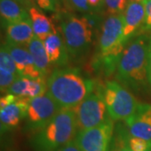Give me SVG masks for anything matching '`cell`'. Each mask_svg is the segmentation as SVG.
I'll use <instances>...</instances> for the list:
<instances>
[{
  "label": "cell",
  "instance_id": "33",
  "mask_svg": "<svg viewBox=\"0 0 151 151\" xmlns=\"http://www.w3.org/2000/svg\"><path fill=\"white\" fill-rule=\"evenodd\" d=\"M129 2H141V3H143L145 0H128Z\"/></svg>",
  "mask_w": 151,
  "mask_h": 151
},
{
  "label": "cell",
  "instance_id": "15",
  "mask_svg": "<svg viewBox=\"0 0 151 151\" xmlns=\"http://www.w3.org/2000/svg\"><path fill=\"white\" fill-rule=\"evenodd\" d=\"M43 43L50 65L61 67L68 64L70 60L69 53L58 30L48 35L43 40Z\"/></svg>",
  "mask_w": 151,
  "mask_h": 151
},
{
  "label": "cell",
  "instance_id": "24",
  "mask_svg": "<svg viewBox=\"0 0 151 151\" xmlns=\"http://www.w3.org/2000/svg\"><path fill=\"white\" fill-rule=\"evenodd\" d=\"M19 76L14 75L5 69L0 68V88L1 92H5Z\"/></svg>",
  "mask_w": 151,
  "mask_h": 151
},
{
  "label": "cell",
  "instance_id": "11",
  "mask_svg": "<svg viewBox=\"0 0 151 151\" xmlns=\"http://www.w3.org/2000/svg\"><path fill=\"white\" fill-rule=\"evenodd\" d=\"M30 98L19 97L6 107L0 108L1 133H5L17 128L26 118Z\"/></svg>",
  "mask_w": 151,
  "mask_h": 151
},
{
  "label": "cell",
  "instance_id": "30",
  "mask_svg": "<svg viewBox=\"0 0 151 151\" xmlns=\"http://www.w3.org/2000/svg\"><path fill=\"white\" fill-rule=\"evenodd\" d=\"M148 79L149 84L151 89V37L150 44V50H149V57H148Z\"/></svg>",
  "mask_w": 151,
  "mask_h": 151
},
{
  "label": "cell",
  "instance_id": "6",
  "mask_svg": "<svg viewBox=\"0 0 151 151\" xmlns=\"http://www.w3.org/2000/svg\"><path fill=\"white\" fill-rule=\"evenodd\" d=\"M103 94L108 115L113 121H126L139 103L134 94L118 81H107L103 86Z\"/></svg>",
  "mask_w": 151,
  "mask_h": 151
},
{
  "label": "cell",
  "instance_id": "2",
  "mask_svg": "<svg viewBox=\"0 0 151 151\" xmlns=\"http://www.w3.org/2000/svg\"><path fill=\"white\" fill-rule=\"evenodd\" d=\"M59 32L64 40L70 60H83L92 49L98 29L97 14L78 16L70 12H59Z\"/></svg>",
  "mask_w": 151,
  "mask_h": 151
},
{
  "label": "cell",
  "instance_id": "10",
  "mask_svg": "<svg viewBox=\"0 0 151 151\" xmlns=\"http://www.w3.org/2000/svg\"><path fill=\"white\" fill-rule=\"evenodd\" d=\"M125 123L131 136L151 142V104L139 103L134 113Z\"/></svg>",
  "mask_w": 151,
  "mask_h": 151
},
{
  "label": "cell",
  "instance_id": "14",
  "mask_svg": "<svg viewBox=\"0 0 151 151\" xmlns=\"http://www.w3.org/2000/svg\"><path fill=\"white\" fill-rule=\"evenodd\" d=\"M47 91V83L45 78L19 76L6 93H10L19 97L33 98L45 94Z\"/></svg>",
  "mask_w": 151,
  "mask_h": 151
},
{
  "label": "cell",
  "instance_id": "28",
  "mask_svg": "<svg viewBox=\"0 0 151 151\" xmlns=\"http://www.w3.org/2000/svg\"><path fill=\"white\" fill-rule=\"evenodd\" d=\"M17 98L16 96L10 94V93H6L4 96L1 97V100H0V108L6 107L7 105L10 104L11 103H13L15 99Z\"/></svg>",
  "mask_w": 151,
  "mask_h": 151
},
{
  "label": "cell",
  "instance_id": "19",
  "mask_svg": "<svg viewBox=\"0 0 151 151\" xmlns=\"http://www.w3.org/2000/svg\"><path fill=\"white\" fill-rule=\"evenodd\" d=\"M26 46L29 53L32 55L37 69L40 71L44 77L46 78L50 72V64L49 62L48 56L44 46L43 41L40 38L35 35L32 40L27 44Z\"/></svg>",
  "mask_w": 151,
  "mask_h": 151
},
{
  "label": "cell",
  "instance_id": "22",
  "mask_svg": "<svg viewBox=\"0 0 151 151\" xmlns=\"http://www.w3.org/2000/svg\"><path fill=\"white\" fill-rule=\"evenodd\" d=\"M0 68L5 69L8 71L18 76H21L18 71L16 64L13 59V57L11 56V55L9 53V51L6 50L3 45L0 50Z\"/></svg>",
  "mask_w": 151,
  "mask_h": 151
},
{
  "label": "cell",
  "instance_id": "29",
  "mask_svg": "<svg viewBox=\"0 0 151 151\" xmlns=\"http://www.w3.org/2000/svg\"><path fill=\"white\" fill-rule=\"evenodd\" d=\"M55 151H81L80 150V148L77 146V145L76 144V142L74 139L72 141L69 142L68 144H66L65 145L62 146L61 148L58 149L57 150Z\"/></svg>",
  "mask_w": 151,
  "mask_h": 151
},
{
  "label": "cell",
  "instance_id": "16",
  "mask_svg": "<svg viewBox=\"0 0 151 151\" xmlns=\"http://www.w3.org/2000/svg\"><path fill=\"white\" fill-rule=\"evenodd\" d=\"M0 14L5 28L10 24L29 19V9L14 0H0Z\"/></svg>",
  "mask_w": 151,
  "mask_h": 151
},
{
  "label": "cell",
  "instance_id": "34",
  "mask_svg": "<svg viewBox=\"0 0 151 151\" xmlns=\"http://www.w3.org/2000/svg\"><path fill=\"white\" fill-rule=\"evenodd\" d=\"M60 1H61V2H63V1H64V0H60Z\"/></svg>",
  "mask_w": 151,
  "mask_h": 151
},
{
  "label": "cell",
  "instance_id": "21",
  "mask_svg": "<svg viewBox=\"0 0 151 151\" xmlns=\"http://www.w3.org/2000/svg\"><path fill=\"white\" fill-rule=\"evenodd\" d=\"M129 133L122 124L115 126L113 139L108 151H131L129 145Z\"/></svg>",
  "mask_w": 151,
  "mask_h": 151
},
{
  "label": "cell",
  "instance_id": "31",
  "mask_svg": "<svg viewBox=\"0 0 151 151\" xmlns=\"http://www.w3.org/2000/svg\"><path fill=\"white\" fill-rule=\"evenodd\" d=\"M26 2V5H27L28 9H29L30 7L35 5V0H25Z\"/></svg>",
  "mask_w": 151,
  "mask_h": 151
},
{
  "label": "cell",
  "instance_id": "12",
  "mask_svg": "<svg viewBox=\"0 0 151 151\" xmlns=\"http://www.w3.org/2000/svg\"><path fill=\"white\" fill-rule=\"evenodd\" d=\"M3 45L13 57L16 64L18 71L21 76H28L31 78H45L40 71L37 69L27 46L15 45L7 41H5Z\"/></svg>",
  "mask_w": 151,
  "mask_h": 151
},
{
  "label": "cell",
  "instance_id": "4",
  "mask_svg": "<svg viewBox=\"0 0 151 151\" xmlns=\"http://www.w3.org/2000/svg\"><path fill=\"white\" fill-rule=\"evenodd\" d=\"M128 43L124 34L123 14L108 15L99 27L93 67L105 76L113 73Z\"/></svg>",
  "mask_w": 151,
  "mask_h": 151
},
{
  "label": "cell",
  "instance_id": "23",
  "mask_svg": "<svg viewBox=\"0 0 151 151\" xmlns=\"http://www.w3.org/2000/svg\"><path fill=\"white\" fill-rule=\"evenodd\" d=\"M128 4V0H104V10L108 15L123 14Z\"/></svg>",
  "mask_w": 151,
  "mask_h": 151
},
{
  "label": "cell",
  "instance_id": "32",
  "mask_svg": "<svg viewBox=\"0 0 151 151\" xmlns=\"http://www.w3.org/2000/svg\"><path fill=\"white\" fill-rule=\"evenodd\" d=\"M14 1H16V2H18L19 4H22L23 6H24V7H26L28 9L27 5H26V2H25V0H14Z\"/></svg>",
  "mask_w": 151,
  "mask_h": 151
},
{
  "label": "cell",
  "instance_id": "5",
  "mask_svg": "<svg viewBox=\"0 0 151 151\" xmlns=\"http://www.w3.org/2000/svg\"><path fill=\"white\" fill-rule=\"evenodd\" d=\"M77 124L74 108H61L30 139L34 151H55L75 139Z\"/></svg>",
  "mask_w": 151,
  "mask_h": 151
},
{
  "label": "cell",
  "instance_id": "7",
  "mask_svg": "<svg viewBox=\"0 0 151 151\" xmlns=\"http://www.w3.org/2000/svg\"><path fill=\"white\" fill-rule=\"evenodd\" d=\"M74 111L78 131L97 127L110 118L104 103L103 88L101 87H96L90 95L74 108Z\"/></svg>",
  "mask_w": 151,
  "mask_h": 151
},
{
  "label": "cell",
  "instance_id": "27",
  "mask_svg": "<svg viewBox=\"0 0 151 151\" xmlns=\"http://www.w3.org/2000/svg\"><path fill=\"white\" fill-rule=\"evenodd\" d=\"M143 4L145 6V20L143 31H151V0H145Z\"/></svg>",
  "mask_w": 151,
  "mask_h": 151
},
{
  "label": "cell",
  "instance_id": "20",
  "mask_svg": "<svg viewBox=\"0 0 151 151\" xmlns=\"http://www.w3.org/2000/svg\"><path fill=\"white\" fill-rule=\"evenodd\" d=\"M70 9L84 14H97L104 10V0H64Z\"/></svg>",
  "mask_w": 151,
  "mask_h": 151
},
{
  "label": "cell",
  "instance_id": "9",
  "mask_svg": "<svg viewBox=\"0 0 151 151\" xmlns=\"http://www.w3.org/2000/svg\"><path fill=\"white\" fill-rule=\"evenodd\" d=\"M114 129V121L108 118L97 127L78 131L74 141L81 151H108Z\"/></svg>",
  "mask_w": 151,
  "mask_h": 151
},
{
  "label": "cell",
  "instance_id": "8",
  "mask_svg": "<svg viewBox=\"0 0 151 151\" xmlns=\"http://www.w3.org/2000/svg\"><path fill=\"white\" fill-rule=\"evenodd\" d=\"M60 109L48 92L30 98L25 118V129L30 132H37L41 129Z\"/></svg>",
  "mask_w": 151,
  "mask_h": 151
},
{
  "label": "cell",
  "instance_id": "18",
  "mask_svg": "<svg viewBox=\"0 0 151 151\" xmlns=\"http://www.w3.org/2000/svg\"><path fill=\"white\" fill-rule=\"evenodd\" d=\"M29 14L34 34L42 41L50 34L57 30L53 21L35 6L29 9Z\"/></svg>",
  "mask_w": 151,
  "mask_h": 151
},
{
  "label": "cell",
  "instance_id": "25",
  "mask_svg": "<svg viewBox=\"0 0 151 151\" xmlns=\"http://www.w3.org/2000/svg\"><path fill=\"white\" fill-rule=\"evenodd\" d=\"M129 145L131 151H151V142L133 137L129 134Z\"/></svg>",
  "mask_w": 151,
  "mask_h": 151
},
{
  "label": "cell",
  "instance_id": "17",
  "mask_svg": "<svg viewBox=\"0 0 151 151\" xmlns=\"http://www.w3.org/2000/svg\"><path fill=\"white\" fill-rule=\"evenodd\" d=\"M34 36L35 34L30 19L10 24L6 27L5 41L9 43L27 45Z\"/></svg>",
  "mask_w": 151,
  "mask_h": 151
},
{
  "label": "cell",
  "instance_id": "13",
  "mask_svg": "<svg viewBox=\"0 0 151 151\" xmlns=\"http://www.w3.org/2000/svg\"><path fill=\"white\" fill-rule=\"evenodd\" d=\"M124 34L129 41L139 31H143L145 20V6L141 2H129L124 14Z\"/></svg>",
  "mask_w": 151,
  "mask_h": 151
},
{
  "label": "cell",
  "instance_id": "26",
  "mask_svg": "<svg viewBox=\"0 0 151 151\" xmlns=\"http://www.w3.org/2000/svg\"><path fill=\"white\" fill-rule=\"evenodd\" d=\"M37 7L43 11L59 13L60 0H35Z\"/></svg>",
  "mask_w": 151,
  "mask_h": 151
},
{
  "label": "cell",
  "instance_id": "3",
  "mask_svg": "<svg viewBox=\"0 0 151 151\" xmlns=\"http://www.w3.org/2000/svg\"><path fill=\"white\" fill-rule=\"evenodd\" d=\"M49 94L60 108H75L90 95L96 84L76 68H55L47 78Z\"/></svg>",
  "mask_w": 151,
  "mask_h": 151
},
{
  "label": "cell",
  "instance_id": "1",
  "mask_svg": "<svg viewBox=\"0 0 151 151\" xmlns=\"http://www.w3.org/2000/svg\"><path fill=\"white\" fill-rule=\"evenodd\" d=\"M150 44V37L138 35L127 44L117 65L116 80L132 93L141 95L148 92Z\"/></svg>",
  "mask_w": 151,
  "mask_h": 151
}]
</instances>
